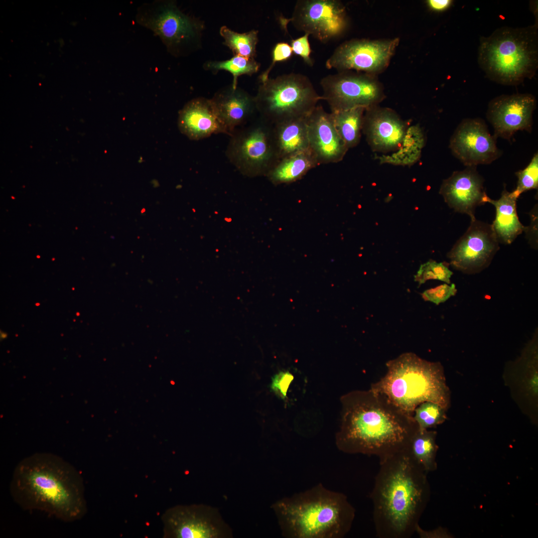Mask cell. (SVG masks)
Returning <instances> with one entry per match:
<instances>
[{
  "label": "cell",
  "mask_w": 538,
  "mask_h": 538,
  "mask_svg": "<svg viewBox=\"0 0 538 538\" xmlns=\"http://www.w3.org/2000/svg\"><path fill=\"white\" fill-rule=\"evenodd\" d=\"M387 372L370 389L413 417L421 403L431 401L448 409L450 392L440 362L428 361L412 352L402 354L386 364Z\"/></svg>",
  "instance_id": "5"
},
{
  "label": "cell",
  "mask_w": 538,
  "mask_h": 538,
  "mask_svg": "<svg viewBox=\"0 0 538 538\" xmlns=\"http://www.w3.org/2000/svg\"><path fill=\"white\" fill-rule=\"evenodd\" d=\"M180 132L192 140L228 132L220 120L211 99L199 97L188 102L179 112Z\"/></svg>",
  "instance_id": "20"
},
{
  "label": "cell",
  "mask_w": 538,
  "mask_h": 538,
  "mask_svg": "<svg viewBox=\"0 0 538 538\" xmlns=\"http://www.w3.org/2000/svg\"><path fill=\"white\" fill-rule=\"evenodd\" d=\"M135 19L158 36L174 56L187 55L200 46L203 22L184 13L173 0L144 3L138 8Z\"/></svg>",
  "instance_id": "8"
},
{
  "label": "cell",
  "mask_w": 538,
  "mask_h": 538,
  "mask_svg": "<svg viewBox=\"0 0 538 538\" xmlns=\"http://www.w3.org/2000/svg\"><path fill=\"white\" fill-rule=\"evenodd\" d=\"M309 34H304L291 41V47L293 53L300 56L304 62L309 66H312L313 61L310 57L311 49L309 42Z\"/></svg>",
  "instance_id": "34"
},
{
  "label": "cell",
  "mask_w": 538,
  "mask_h": 538,
  "mask_svg": "<svg viewBox=\"0 0 538 538\" xmlns=\"http://www.w3.org/2000/svg\"><path fill=\"white\" fill-rule=\"evenodd\" d=\"M258 32V30L253 29L239 33L225 25L220 29V34L224 40L223 44L232 50L234 55L252 59H255L256 55Z\"/></svg>",
  "instance_id": "28"
},
{
  "label": "cell",
  "mask_w": 538,
  "mask_h": 538,
  "mask_svg": "<svg viewBox=\"0 0 538 538\" xmlns=\"http://www.w3.org/2000/svg\"><path fill=\"white\" fill-rule=\"evenodd\" d=\"M449 265L446 262L437 263L429 260L420 265L414 276V280L418 283L419 285L430 279H437L450 284L453 272L449 269Z\"/></svg>",
  "instance_id": "30"
},
{
  "label": "cell",
  "mask_w": 538,
  "mask_h": 538,
  "mask_svg": "<svg viewBox=\"0 0 538 538\" xmlns=\"http://www.w3.org/2000/svg\"><path fill=\"white\" fill-rule=\"evenodd\" d=\"M320 100L310 79L295 73L269 78L260 84L255 97L256 110L270 125L307 117Z\"/></svg>",
  "instance_id": "7"
},
{
  "label": "cell",
  "mask_w": 538,
  "mask_h": 538,
  "mask_svg": "<svg viewBox=\"0 0 538 538\" xmlns=\"http://www.w3.org/2000/svg\"><path fill=\"white\" fill-rule=\"evenodd\" d=\"M399 42V38L346 41L334 50L326 61V67L377 76L388 67Z\"/></svg>",
  "instance_id": "13"
},
{
  "label": "cell",
  "mask_w": 538,
  "mask_h": 538,
  "mask_svg": "<svg viewBox=\"0 0 538 538\" xmlns=\"http://www.w3.org/2000/svg\"><path fill=\"white\" fill-rule=\"evenodd\" d=\"M491 224L471 220L469 227L447 256L452 267L465 274L479 273L489 267L499 250Z\"/></svg>",
  "instance_id": "14"
},
{
  "label": "cell",
  "mask_w": 538,
  "mask_h": 538,
  "mask_svg": "<svg viewBox=\"0 0 538 538\" xmlns=\"http://www.w3.org/2000/svg\"><path fill=\"white\" fill-rule=\"evenodd\" d=\"M306 118L271 125V135L277 160L309 149Z\"/></svg>",
  "instance_id": "22"
},
{
  "label": "cell",
  "mask_w": 538,
  "mask_h": 538,
  "mask_svg": "<svg viewBox=\"0 0 538 538\" xmlns=\"http://www.w3.org/2000/svg\"><path fill=\"white\" fill-rule=\"evenodd\" d=\"M211 100L230 136L256 110L255 97L232 85L218 91Z\"/></svg>",
  "instance_id": "21"
},
{
  "label": "cell",
  "mask_w": 538,
  "mask_h": 538,
  "mask_svg": "<svg viewBox=\"0 0 538 538\" xmlns=\"http://www.w3.org/2000/svg\"><path fill=\"white\" fill-rule=\"evenodd\" d=\"M478 62L490 80L505 85L533 78L538 67V25L502 26L482 37Z\"/></svg>",
  "instance_id": "6"
},
{
  "label": "cell",
  "mask_w": 538,
  "mask_h": 538,
  "mask_svg": "<svg viewBox=\"0 0 538 538\" xmlns=\"http://www.w3.org/2000/svg\"><path fill=\"white\" fill-rule=\"evenodd\" d=\"M518 177L516 188L513 191L519 198L527 191L537 189L538 186V154H534L529 164L523 170L516 173Z\"/></svg>",
  "instance_id": "31"
},
{
  "label": "cell",
  "mask_w": 538,
  "mask_h": 538,
  "mask_svg": "<svg viewBox=\"0 0 538 538\" xmlns=\"http://www.w3.org/2000/svg\"><path fill=\"white\" fill-rule=\"evenodd\" d=\"M309 149L319 164L337 163L348 148L335 128L331 113L317 106L306 118Z\"/></svg>",
  "instance_id": "19"
},
{
  "label": "cell",
  "mask_w": 538,
  "mask_h": 538,
  "mask_svg": "<svg viewBox=\"0 0 538 538\" xmlns=\"http://www.w3.org/2000/svg\"><path fill=\"white\" fill-rule=\"evenodd\" d=\"M483 182L484 179L476 166H468L463 170L454 171L444 179L439 193L450 208L469 215L472 220L476 219V208L486 203L487 195Z\"/></svg>",
  "instance_id": "18"
},
{
  "label": "cell",
  "mask_w": 538,
  "mask_h": 538,
  "mask_svg": "<svg viewBox=\"0 0 538 538\" xmlns=\"http://www.w3.org/2000/svg\"><path fill=\"white\" fill-rule=\"evenodd\" d=\"M286 538H342L351 529L356 511L342 493L319 483L271 506Z\"/></svg>",
  "instance_id": "4"
},
{
  "label": "cell",
  "mask_w": 538,
  "mask_h": 538,
  "mask_svg": "<svg viewBox=\"0 0 538 538\" xmlns=\"http://www.w3.org/2000/svg\"><path fill=\"white\" fill-rule=\"evenodd\" d=\"M447 409L431 401L421 403L415 409L413 418L420 430L435 428L447 419Z\"/></svg>",
  "instance_id": "29"
},
{
  "label": "cell",
  "mask_w": 538,
  "mask_h": 538,
  "mask_svg": "<svg viewBox=\"0 0 538 538\" xmlns=\"http://www.w3.org/2000/svg\"><path fill=\"white\" fill-rule=\"evenodd\" d=\"M456 292L457 289L455 284L451 283L449 285L448 284L444 283L425 290L421 295L425 301H430L438 305L454 296Z\"/></svg>",
  "instance_id": "32"
},
{
  "label": "cell",
  "mask_w": 538,
  "mask_h": 538,
  "mask_svg": "<svg viewBox=\"0 0 538 538\" xmlns=\"http://www.w3.org/2000/svg\"><path fill=\"white\" fill-rule=\"evenodd\" d=\"M531 223L529 226L524 227V232L532 248H538V204L535 205L530 213Z\"/></svg>",
  "instance_id": "35"
},
{
  "label": "cell",
  "mask_w": 538,
  "mask_h": 538,
  "mask_svg": "<svg viewBox=\"0 0 538 538\" xmlns=\"http://www.w3.org/2000/svg\"><path fill=\"white\" fill-rule=\"evenodd\" d=\"M6 336L7 335L6 333H3V332H2V334H1V337H2V338H5L4 336L6 338Z\"/></svg>",
  "instance_id": "38"
},
{
  "label": "cell",
  "mask_w": 538,
  "mask_h": 538,
  "mask_svg": "<svg viewBox=\"0 0 538 538\" xmlns=\"http://www.w3.org/2000/svg\"><path fill=\"white\" fill-rule=\"evenodd\" d=\"M339 450L348 454L377 456L380 461L407 450L418 429L413 417L371 389L350 392L341 398Z\"/></svg>",
  "instance_id": "1"
},
{
  "label": "cell",
  "mask_w": 538,
  "mask_h": 538,
  "mask_svg": "<svg viewBox=\"0 0 538 538\" xmlns=\"http://www.w3.org/2000/svg\"><path fill=\"white\" fill-rule=\"evenodd\" d=\"M518 198L505 187L499 199L493 200L488 196L485 199L486 203L493 204L496 209L495 218L491 225L499 243L510 244L524 232L525 226L520 221L517 211Z\"/></svg>",
  "instance_id": "23"
},
{
  "label": "cell",
  "mask_w": 538,
  "mask_h": 538,
  "mask_svg": "<svg viewBox=\"0 0 538 538\" xmlns=\"http://www.w3.org/2000/svg\"><path fill=\"white\" fill-rule=\"evenodd\" d=\"M496 138L482 120L467 119L456 128L449 147L454 156L467 167L487 164L500 155Z\"/></svg>",
  "instance_id": "15"
},
{
  "label": "cell",
  "mask_w": 538,
  "mask_h": 538,
  "mask_svg": "<svg viewBox=\"0 0 538 538\" xmlns=\"http://www.w3.org/2000/svg\"><path fill=\"white\" fill-rule=\"evenodd\" d=\"M260 67V64L255 59L248 58L239 55H234L230 59L224 61L210 60L203 64L205 70L210 71L214 74L219 71L225 70L231 73L233 75L232 86L233 88L238 87V78L242 75L251 76L257 73Z\"/></svg>",
  "instance_id": "27"
},
{
  "label": "cell",
  "mask_w": 538,
  "mask_h": 538,
  "mask_svg": "<svg viewBox=\"0 0 538 538\" xmlns=\"http://www.w3.org/2000/svg\"><path fill=\"white\" fill-rule=\"evenodd\" d=\"M429 9L435 12H442L447 9L452 4L451 0H427L425 1Z\"/></svg>",
  "instance_id": "37"
},
{
  "label": "cell",
  "mask_w": 538,
  "mask_h": 538,
  "mask_svg": "<svg viewBox=\"0 0 538 538\" xmlns=\"http://www.w3.org/2000/svg\"><path fill=\"white\" fill-rule=\"evenodd\" d=\"M536 104L535 97L530 94L502 95L492 100L487 117L494 136L508 139L518 131H531Z\"/></svg>",
  "instance_id": "16"
},
{
  "label": "cell",
  "mask_w": 538,
  "mask_h": 538,
  "mask_svg": "<svg viewBox=\"0 0 538 538\" xmlns=\"http://www.w3.org/2000/svg\"><path fill=\"white\" fill-rule=\"evenodd\" d=\"M365 110L358 107L331 112L337 131L348 149L360 142Z\"/></svg>",
  "instance_id": "26"
},
{
  "label": "cell",
  "mask_w": 538,
  "mask_h": 538,
  "mask_svg": "<svg viewBox=\"0 0 538 538\" xmlns=\"http://www.w3.org/2000/svg\"><path fill=\"white\" fill-rule=\"evenodd\" d=\"M409 127L395 111L378 105L365 110L362 133L373 151L386 153L401 147Z\"/></svg>",
  "instance_id": "17"
},
{
  "label": "cell",
  "mask_w": 538,
  "mask_h": 538,
  "mask_svg": "<svg viewBox=\"0 0 538 538\" xmlns=\"http://www.w3.org/2000/svg\"><path fill=\"white\" fill-rule=\"evenodd\" d=\"M14 502L26 511H39L65 522L82 519L87 510L83 480L63 458L37 453L19 461L9 484Z\"/></svg>",
  "instance_id": "2"
},
{
  "label": "cell",
  "mask_w": 538,
  "mask_h": 538,
  "mask_svg": "<svg viewBox=\"0 0 538 538\" xmlns=\"http://www.w3.org/2000/svg\"><path fill=\"white\" fill-rule=\"evenodd\" d=\"M293 52L290 44L280 42L275 44L272 52V62L269 67L260 76L261 83H264L269 79V75L277 62H283L289 59Z\"/></svg>",
  "instance_id": "33"
},
{
  "label": "cell",
  "mask_w": 538,
  "mask_h": 538,
  "mask_svg": "<svg viewBox=\"0 0 538 538\" xmlns=\"http://www.w3.org/2000/svg\"><path fill=\"white\" fill-rule=\"evenodd\" d=\"M322 100L331 112L378 106L386 96L377 76L352 70L328 75L320 81Z\"/></svg>",
  "instance_id": "9"
},
{
  "label": "cell",
  "mask_w": 538,
  "mask_h": 538,
  "mask_svg": "<svg viewBox=\"0 0 538 538\" xmlns=\"http://www.w3.org/2000/svg\"><path fill=\"white\" fill-rule=\"evenodd\" d=\"M437 432L418 429L412 436L407 448L411 457L426 472L437 468L436 456L438 446Z\"/></svg>",
  "instance_id": "25"
},
{
  "label": "cell",
  "mask_w": 538,
  "mask_h": 538,
  "mask_svg": "<svg viewBox=\"0 0 538 538\" xmlns=\"http://www.w3.org/2000/svg\"><path fill=\"white\" fill-rule=\"evenodd\" d=\"M318 165L316 157L309 149L276 160L266 175L274 184L290 183Z\"/></svg>",
  "instance_id": "24"
},
{
  "label": "cell",
  "mask_w": 538,
  "mask_h": 538,
  "mask_svg": "<svg viewBox=\"0 0 538 538\" xmlns=\"http://www.w3.org/2000/svg\"><path fill=\"white\" fill-rule=\"evenodd\" d=\"M226 155L244 175H266L277 160L271 125L263 121L235 130L231 136Z\"/></svg>",
  "instance_id": "10"
},
{
  "label": "cell",
  "mask_w": 538,
  "mask_h": 538,
  "mask_svg": "<svg viewBox=\"0 0 538 538\" xmlns=\"http://www.w3.org/2000/svg\"><path fill=\"white\" fill-rule=\"evenodd\" d=\"M287 373L281 372L275 375L272 380L271 389L281 396H285L287 389V378L289 376Z\"/></svg>",
  "instance_id": "36"
},
{
  "label": "cell",
  "mask_w": 538,
  "mask_h": 538,
  "mask_svg": "<svg viewBox=\"0 0 538 538\" xmlns=\"http://www.w3.org/2000/svg\"><path fill=\"white\" fill-rule=\"evenodd\" d=\"M281 25L288 23L298 30L326 43L342 36L349 20L345 6L337 0H299L290 18L280 17Z\"/></svg>",
  "instance_id": "11"
},
{
  "label": "cell",
  "mask_w": 538,
  "mask_h": 538,
  "mask_svg": "<svg viewBox=\"0 0 538 538\" xmlns=\"http://www.w3.org/2000/svg\"><path fill=\"white\" fill-rule=\"evenodd\" d=\"M161 520L165 538L232 537L231 529L218 510L208 505H176L167 509Z\"/></svg>",
  "instance_id": "12"
},
{
  "label": "cell",
  "mask_w": 538,
  "mask_h": 538,
  "mask_svg": "<svg viewBox=\"0 0 538 538\" xmlns=\"http://www.w3.org/2000/svg\"><path fill=\"white\" fill-rule=\"evenodd\" d=\"M426 473L407 450L380 461L370 494L379 538H409L416 532L428 501Z\"/></svg>",
  "instance_id": "3"
}]
</instances>
